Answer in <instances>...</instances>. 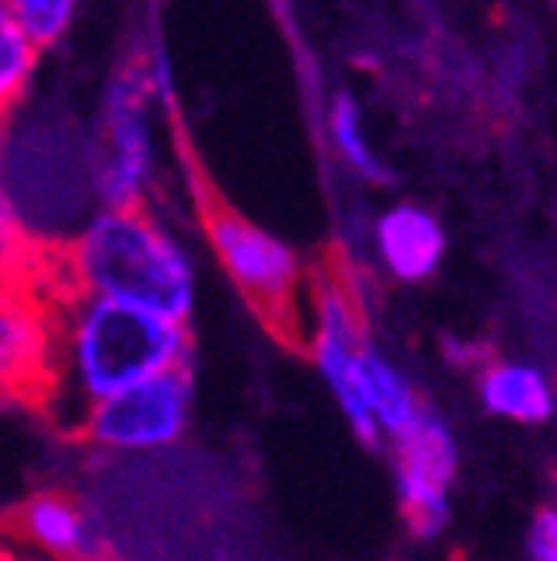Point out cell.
I'll use <instances>...</instances> for the list:
<instances>
[{"mask_svg": "<svg viewBox=\"0 0 557 561\" xmlns=\"http://www.w3.org/2000/svg\"><path fill=\"white\" fill-rule=\"evenodd\" d=\"M55 273L67 293H94L187 324L195 262L148 207H102L70 238H55Z\"/></svg>", "mask_w": 557, "mask_h": 561, "instance_id": "1", "label": "cell"}, {"mask_svg": "<svg viewBox=\"0 0 557 561\" xmlns=\"http://www.w3.org/2000/svg\"><path fill=\"white\" fill-rule=\"evenodd\" d=\"M192 359V328L94 293L59 297L55 382L47 405L70 421L102 394Z\"/></svg>", "mask_w": 557, "mask_h": 561, "instance_id": "2", "label": "cell"}, {"mask_svg": "<svg viewBox=\"0 0 557 561\" xmlns=\"http://www.w3.org/2000/svg\"><path fill=\"white\" fill-rule=\"evenodd\" d=\"M192 192L195 207H200L203 234H207L218 265L227 270L235 289L242 293V300L262 316L281 340L300 343L308 277H312L305 270V262H300V254L288 242H281L277 234L246 219L242 210L230 207L203 180L200 168H192Z\"/></svg>", "mask_w": 557, "mask_h": 561, "instance_id": "3", "label": "cell"}, {"mask_svg": "<svg viewBox=\"0 0 557 561\" xmlns=\"http://www.w3.org/2000/svg\"><path fill=\"white\" fill-rule=\"evenodd\" d=\"M62 293L55 238L32 234L16 257L0 262V398L47 402Z\"/></svg>", "mask_w": 557, "mask_h": 561, "instance_id": "4", "label": "cell"}, {"mask_svg": "<svg viewBox=\"0 0 557 561\" xmlns=\"http://www.w3.org/2000/svg\"><path fill=\"white\" fill-rule=\"evenodd\" d=\"M195 417V367L172 363L164 370L117 386L70 421L82 445L110 456H148L180 445Z\"/></svg>", "mask_w": 557, "mask_h": 561, "instance_id": "5", "label": "cell"}, {"mask_svg": "<svg viewBox=\"0 0 557 561\" xmlns=\"http://www.w3.org/2000/svg\"><path fill=\"white\" fill-rule=\"evenodd\" d=\"M390 453L394 500L413 542H436L453 523V495L461 480V440L453 421L421 405L398 433L383 440Z\"/></svg>", "mask_w": 557, "mask_h": 561, "instance_id": "6", "label": "cell"}, {"mask_svg": "<svg viewBox=\"0 0 557 561\" xmlns=\"http://www.w3.org/2000/svg\"><path fill=\"white\" fill-rule=\"evenodd\" d=\"M145 75L140 62L122 67L105 94L102 145L94 152V195L102 207H148L152 140L145 122Z\"/></svg>", "mask_w": 557, "mask_h": 561, "instance_id": "7", "label": "cell"}, {"mask_svg": "<svg viewBox=\"0 0 557 561\" xmlns=\"http://www.w3.org/2000/svg\"><path fill=\"white\" fill-rule=\"evenodd\" d=\"M12 550L35 561H114L110 538L67 491H35L4 523Z\"/></svg>", "mask_w": 557, "mask_h": 561, "instance_id": "8", "label": "cell"}, {"mask_svg": "<svg viewBox=\"0 0 557 561\" xmlns=\"http://www.w3.org/2000/svg\"><path fill=\"white\" fill-rule=\"evenodd\" d=\"M355 402H359V417H363L359 440L366 448H383V440L390 433H398L425 405V398H421L418 382L386 351H378L375 343L366 340L355 367Z\"/></svg>", "mask_w": 557, "mask_h": 561, "instance_id": "9", "label": "cell"}, {"mask_svg": "<svg viewBox=\"0 0 557 561\" xmlns=\"http://www.w3.org/2000/svg\"><path fill=\"white\" fill-rule=\"evenodd\" d=\"M444 227L436 215L413 203H398V207L383 210L375 222V254L383 270L401 285H421L429 280L444 262Z\"/></svg>", "mask_w": 557, "mask_h": 561, "instance_id": "10", "label": "cell"}, {"mask_svg": "<svg viewBox=\"0 0 557 561\" xmlns=\"http://www.w3.org/2000/svg\"><path fill=\"white\" fill-rule=\"evenodd\" d=\"M479 405L511 425H546L554 417V382L542 367L523 359H484L476 367Z\"/></svg>", "mask_w": 557, "mask_h": 561, "instance_id": "11", "label": "cell"}, {"mask_svg": "<svg viewBox=\"0 0 557 561\" xmlns=\"http://www.w3.org/2000/svg\"><path fill=\"white\" fill-rule=\"evenodd\" d=\"M39 47L24 35V27L0 4V129H9V117L20 110L27 87L35 79Z\"/></svg>", "mask_w": 557, "mask_h": 561, "instance_id": "12", "label": "cell"}, {"mask_svg": "<svg viewBox=\"0 0 557 561\" xmlns=\"http://www.w3.org/2000/svg\"><path fill=\"white\" fill-rule=\"evenodd\" d=\"M9 16L24 27V35L32 39L39 51L52 44H59L62 32L70 27L75 20V4L79 0H0Z\"/></svg>", "mask_w": 557, "mask_h": 561, "instance_id": "13", "label": "cell"}, {"mask_svg": "<svg viewBox=\"0 0 557 561\" xmlns=\"http://www.w3.org/2000/svg\"><path fill=\"white\" fill-rule=\"evenodd\" d=\"M331 137H336V145H340L343 160H348V164L355 168L363 180H371V184H383L386 168L375 160V152L366 149L363 125H359V105H355V98H351V94H340V98H336V105H331Z\"/></svg>", "mask_w": 557, "mask_h": 561, "instance_id": "14", "label": "cell"}, {"mask_svg": "<svg viewBox=\"0 0 557 561\" xmlns=\"http://www.w3.org/2000/svg\"><path fill=\"white\" fill-rule=\"evenodd\" d=\"M523 553L526 561H557V511L549 503H542L526 523Z\"/></svg>", "mask_w": 557, "mask_h": 561, "instance_id": "15", "label": "cell"}, {"mask_svg": "<svg viewBox=\"0 0 557 561\" xmlns=\"http://www.w3.org/2000/svg\"><path fill=\"white\" fill-rule=\"evenodd\" d=\"M4 133V129H0ZM4 140V137H0ZM27 230H24V222H20V215H16V203H12V195H9V184H4V168H0V262H9V257H16L20 250L27 245Z\"/></svg>", "mask_w": 557, "mask_h": 561, "instance_id": "16", "label": "cell"}, {"mask_svg": "<svg viewBox=\"0 0 557 561\" xmlns=\"http://www.w3.org/2000/svg\"><path fill=\"white\" fill-rule=\"evenodd\" d=\"M12 553V542H9V535H4V523H0V561L9 558Z\"/></svg>", "mask_w": 557, "mask_h": 561, "instance_id": "17", "label": "cell"}, {"mask_svg": "<svg viewBox=\"0 0 557 561\" xmlns=\"http://www.w3.org/2000/svg\"><path fill=\"white\" fill-rule=\"evenodd\" d=\"M4 561H35V558H27V553H16V550H12V553H9V558H4Z\"/></svg>", "mask_w": 557, "mask_h": 561, "instance_id": "18", "label": "cell"}]
</instances>
